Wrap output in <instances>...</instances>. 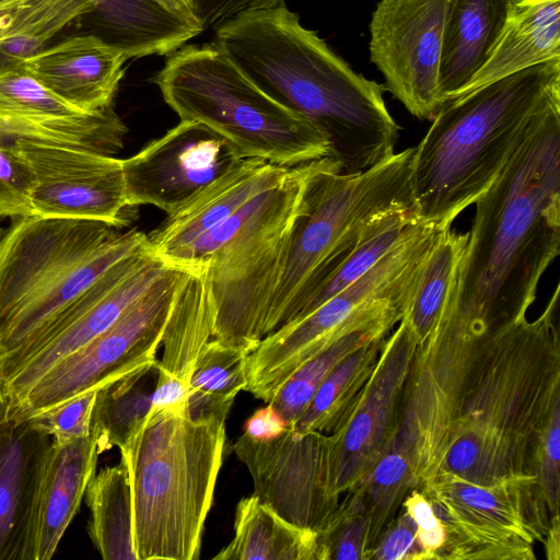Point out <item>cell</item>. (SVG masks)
Returning <instances> with one entry per match:
<instances>
[{"instance_id": "cell-17", "label": "cell", "mask_w": 560, "mask_h": 560, "mask_svg": "<svg viewBox=\"0 0 560 560\" xmlns=\"http://www.w3.org/2000/svg\"><path fill=\"white\" fill-rule=\"evenodd\" d=\"M18 148L34 176L33 215L124 224L129 206L121 159L27 139Z\"/></svg>"}, {"instance_id": "cell-4", "label": "cell", "mask_w": 560, "mask_h": 560, "mask_svg": "<svg viewBox=\"0 0 560 560\" xmlns=\"http://www.w3.org/2000/svg\"><path fill=\"white\" fill-rule=\"evenodd\" d=\"M558 93L560 59H553L445 101L412 154L418 218L451 226L491 186Z\"/></svg>"}, {"instance_id": "cell-45", "label": "cell", "mask_w": 560, "mask_h": 560, "mask_svg": "<svg viewBox=\"0 0 560 560\" xmlns=\"http://www.w3.org/2000/svg\"><path fill=\"white\" fill-rule=\"evenodd\" d=\"M165 11L175 16L188 21L192 24L202 26L197 15V9L194 0H151ZM203 27V26H202Z\"/></svg>"}, {"instance_id": "cell-41", "label": "cell", "mask_w": 560, "mask_h": 560, "mask_svg": "<svg viewBox=\"0 0 560 560\" xmlns=\"http://www.w3.org/2000/svg\"><path fill=\"white\" fill-rule=\"evenodd\" d=\"M371 559L429 560L418 538L416 524L402 506L377 538Z\"/></svg>"}, {"instance_id": "cell-24", "label": "cell", "mask_w": 560, "mask_h": 560, "mask_svg": "<svg viewBox=\"0 0 560 560\" xmlns=\"http://www.w3.org/2000/svg\"><path fill=\"white\" fill-rule=\"evenodd\" d=\"M213 325L208 279L205 269L197 266L179 287L163 334L151 409L187 413L190 376L197 358L212 338Z\"/></svg>"}, {"instance_id": "cell-20", "label": "cell", "mask_w": 560, "mask_h": 560, "mask_svg": "<svg viewBox=\"0 0 560 560\" xmlns=\"http://www.w3.org/2000/svg\"><path fill=\"white\" fill-rule=\"evenodd\" d=\"M292 167L259 159L242 160L168 213L148 234L151 252L171 265L200 237L226 222L255 197L280 184Z\"/></svg>"}, {"instance_id": "cell-2", "label": "cell", "mask_w": 560, "mask_h": 560, "mask_svg": "<svg viewBox=\"0 0 560 560\" xmlns=\"http://www.w3.org/2000/svg\"><path fill=\"white\" fill-rule=\"evenodd\" d=\"M214 33L254 83L327 132L342 173L358 174L395 152L400 127L383 85L355 72L284 2L240 13Z\"/></svg>"}, {"instance_id": "cell-43", "label": "cell", "mask_w": 560, "mask_h": 560, "mask_svg": "<svg viewBox=\"0 0 560 560\" xmlns=\"http://www.w3.org/2000/svg\"><path fill=\"white\" fill-rule=\"evenodd\" d=\"M288 428L271 404L256 410L244 423V433L254 441H269Z\"/></svg>"}, {"instance_id": "cell-34", "label": "cell", "mask_w": 560, "mask_h": 560, "mask_svg": "<svg viewBox=\"0 0 560 560\" xmlns=\"http://www.w3.org/2000/svg\"><path fill=\"white\" fill-rule=\"evenodd\" d=\"M469 233L443 229L428 252L405 317L418 343L434 327L448 300Z\"/></svg>"}, {"instance_id": "cell-15", "label": "cell", "mask_w": 560, "mask_h": 560, "mask_svg": "<svg viewBox=\"0 0 560 560\" xmlns=\"http://www.w3.org/2000/svg\"><path fill=\"white\" fill-rule=\"evenodd\" d=\"M233 451L252 476L254 494L292 524L317 533L337 509L328 485L326 434L290 427L269 441L242 434Z\"/></svg>"}, {"instance_id": "cell-10", "label": "cell", "mask_w": 560, "mask_h": 560, "mask_svg": "<svg viewBox=\"0 0 560 560\" xmlns=\"http://www.w3.org/2000/svg\"><path fill=\"white\" fill-rule=\"evenodd\" d=\"M441 229L422 225L357 281L310 314L265 336L247 359L244 390L269 402L306 361L352 329L386 301L411 298L422 262Z\"/></svg>"}, {"instance_id": "cell-35", "label": "cell", "mask_w": 560, "mask_h": 560, "mask_svg": "<svg viewBox=\"0 0 560 560\" xmlns=\"http://www.w3.org/2000/svg\"><path fill=\"white\" fill-rule=\"evenodd\" d=\"M357 488L371 516L369 549L372 556L377 538L395 518L408 492L418 488L412 467L394 440Z\"/></svg>"}, {"instance_id": "cell-37", "label": "cell", "mask_w": 560, "mask_h": 560, "mask_svg": "<svg viewBox=\"0 0 560 560\" xmlns=\"http://www.w3.org/2000/svg\"><path fill=\"white\" fill-rule=\"evenodd\" d=\"M371 516L358 488L346 493L316 533L317 560H370Z\"/></svg>"}, {"instance_id": "cell-30", "label": "cell", "mask_w": 560, "mask_h": 560, "mask_svg": "<svg viewBox=\"0 0 560 560\" xmlns=\"http://www.w3.org/2000/svg\"><path fill=\"white\" fill-rule=\"evenodd\" d=\"M90 509L88 533L104 560H138L128 469L119 464L102 468L85 490Z\"/></svg>"}, {"instance_id": "cell-16", "label": "cell", "mask_w": 560, "mask_h": 560, "mask_svg": "<svg viewBox=\"0 0 560 560\" xmlns=\"http://www.w3.org/2000/svg\"><path fill=\"white\" fill-rule=\"evenodd\" d=\"M242 160L207 126L180 120L122 160L128 206H153L172 213Z\"/></svg>"}, {"instance_id": "cell-42", "label": "cell", "mask_w": 560, "mask_h": 560, "mask_svg": "<svg viewBox=\"0 0 560 560\" xmlns=\"http://www.w3.org/2000/svg\"><path fill=\"white\" fill-rule=\"evenodd\" d=\"M402 508L415 522L418 538L429 560L440 559L445 541V532L429 499L420 489L413 488L406 495Z\"/></svg>"}, {"instance_id": "cell-1", "label": "cell", "mask_w": 560, "mask_h": 560, "mask_svg": "<svg viewBox=\"0 0 560 560\" xmlns=\"http://www.w3.org/2000/svg\"><path fill=\"white\" fill-rule=\"evenodd\" d=\"M443 314L485 335L526 317L560 250V93L479 197Z\"/></svg>"}, {"instance_id": "cell-27", "label": "cell", "mask_w": 560, "mask_h": 560, "mask_svg": "<svg viewBox=\"0 0 560 560\" xmlns=\"http://www.w3.org/2000/svg\"><path fill=\"white\" fill-rule=\"evenodd\" d=\"M553 59H560V0H517L489 58L455 97Z\"/></svg>"}, {"instance_id": "cell-6", "label": "cell", "mask_w": 560, "mask_h": 560, "mask_svg": "<svg viewBox=\"0 0 560 560\" xmlns=\"http://www.w3.org/2000/svg\"><path fill=\"white\" fill-rule=\"evenodd\" d=\"M148 234L94 220L26 215L0 230V359L23 347Z\"/></svg>"}, {"instance_id": "cell-31", "label": "cell", "mask_w": 560, "mask_h": 560, "mask_svg": "<svg viewBox=\"0 0 560 560\" xmlns=\"http://www.w3.org/2000/svg\"><path fill=\"white\" fill-rule=\"evenodd\" d=\"M386 338L366 343L340 361L319 385L302 416L290 428L298 432L334 433L370 380Z\"/></svg>"}, {"instance_id": "cell-40", "label": "cell", "mask_w": 560, "mask_h": 560, "mask_svg": "<svg viewBox=\"0 0 560 560\" xmlns=\"http://www.w3.org/2000/svg\"><path fill=\"white\" fill-rule=\"evenodd\" d=\"M97 389L80 394L47 411L28 418L40 431L58 443L88 436L91 433Z\"/></svg>"}, {"instance_id": "cell-32", "label": "cell", "mask_w": 560, "mask_h": 560, "mask_svg": "<svg viewBox=\"0 0 560 560\" xmlns=\"http://www.w3.org/2000/svg\"><path fill=\"white\" fill-rule=\"evenodd\" d=\"M159 378L158 360L97 390L91 431L101 453L120 448L149 413Z\"/></svg>"}, {"instance_id": "cell-38", "label": "cell", "mask_w": 560, "mask_h": 560, "mask_svg": "<svg viewBox=\"0 0 560 560\" xmlns=\"http://www.w3.org/2000/svg\"><path fill=\"white\" fill-rule=\"evenodd\" d=\"M532 474L537 478L539 491L551 518L559 515L560 490V397L551 408L541 430L532 458Z\"/></svg>"}, {"instance_id": "cell-13", "label": "cell", "mask_w": 560, "mask_h": 560, "mask_svg": "<svg viewBox=\"0 0 560 560\" xmlns=\"http://www.w3.org/2000/svg\"><path fill=\"white\" fill-rule=\"evenodd\" d=\"M418 339L402 317L383 346L378 362L341 425L326 434V460L331 497L355 489L371 472L395 438L405 382Z\"/></svg>"}, {"instance_id": "cell-23", "label": "cell", "mask_w": 560, "mask_h": 560, "mask_svg": "<svg viewBox=\"0 0 560 560\" xmlns=\"http://www.w3.org/2000/svg\"><path fill=\"white\" fill-rule=\"evenodd\" d=\"M93 432L66 443L51 441L36 487L30 560H49L80 509L101 455Z\"/></svg>"}, {"instance_id": "cell-21", "label": "cell", "mask_w": 560, "mask_h": 560, "mask_svg": "<svg viewBox=\"0 0 560 560\" xmlns=\"http://www.w3.org/2000/svg\"><path fill=\"white\" fill-rule=\"evenodd\" d=\"M51 441L0 397V560H30L32 510Z\"/></svg>"}, {"instance_id": "cell-18", "label": "cell", "mask_w": 560, "mask_h": 560, "mask_svg": "<svg viewBox=\"0 0 560 560\" xmlns=\"http://www.w3.org/2000/svg\"><path fill=\"white\" fill-rule=\"evenodd\" d=\"M0 131L114 156L122 149L128 129L113 107L95 114L83 112L21 66L0 71Z\"/></svg>"}, {"instance_id": "cell-28", "label": "cell", "mask_w": 560, "mask_h": 560, "mask_svg": "<svg viewBox=\"0 0 560 560\" xmlns=\"http://www.w3.org/2000/svg\"><path fill=\"white\" fill-rule=\"evenodd\" d=\"M409 298L386 301L361 323L301 365L269 401L288 427L302 416L319 385L347 355L376 339L387 337L400 322Z\"/></svg>"}, {"instance_id": "cell-48", "label": "cell", "mask_w": 560, "mask_h": 560, "mask_svg": "<svg viewBox=\"0 0 560 560\" xmlns=\"http://www.w3.org/2000/svg\"><path fill=\"white\" fill-rule=\"evenodd\" d=\"M9 1H12V0H0V5H2V4H4V3H7V2H9Z\"/></svg>"}, {"instance_id": "cell-7", "label": "cell", "mask_w": 560, "mask_h": 560, "mask_svg": "<svg viewBox=\"0 0 560 560\" xmlns=\"http://www.w3.org/2000/svg\"><path fill=\"white\" fill-rule=\"evenodd\" d=\"M320 161L293 166L280 184L255 197L171 264L205 269L214 313L213 339L252 352L264 338L304 189Z\"/></svg>"}, {"instance_id": "cell-22", "label": "cell", "mask_w": 560, "mask_h": 560, "mask_svg": "<svg viewBox=\"0 0 560 560\" xmlns=\"http://www.w3.org/2000/svg\"><path fill=\"white\" fill-rule=\"evenodd\" d=\"M127 60L116 47L81 34L45 48L22 67L67 103L95 114L113 107Z\"/></svg>"}, {"instance_id": "cell-8", "label": "cell", "mask_w": 560, "mask_h": 560, "mask_svg": "<svg viewBox=\"0 0 560 560\" xmlns=\"http://www.w3.org/2000/svg\"><path fill=\"white\" fill-rule=\"evenodd\" d=\"M413 150L394 152L358 174L342 173L331 156L322 159L304 189L264 337L296 316L376 221L415 209Z\"/></svg>"}, {"instance_id": "cell-46", "label": "cell", "mask_w": 560, "mask_h": 560, "mask_svg": "<svg viewBox=\"0 0 560 560\" xmlns=\"http://www.w3.org/2000/svg\"><path fill=\"white\" fill-rule=\"evenodd\" d=\"M559 515H556L550 521L549 530L544 539L546 557L548 560H559Z\"/></svg>"}, {"instance_id": "cell-26", "label": "cell", "mask_w": 560, "mask_h": 560, "mask_svg": "<svg viewBox=\"0 0 560 560\" xmlns=\"http://www.w3.org/2000/svg\"><path fill=\"white\" fill-rule=\"evenodd\" d=\"M86 32L128 59L170 55L200 35L202 26L165 11L151 0H90Z\"/></svg>"}, {"instance_id": "cell-39", "label": "cell", "mask_w": 560, "mask_h": 560, "mask_svg": "<svg viewBox=\"0 0 560 560\" xmlns=\"http://www.w3.org/2000/svg\"><path fill=\"white\" fill-rule=\"evenodd\" d=\"M33 172L18 142L0 145V218L33 215Z\"/></svg>"}, {"instance_id": "cell-9", "label": "cell", "mask_w": 560, "mask_h": 560, "mask_svg": "<svg viewBox=\"0 0 560 560\" xmlns=\"http://www.w3.org/2000/svg\"><path fill=\"white\" fill-rule=\"evenodd\" d=\"M153 82L180 120L207 126L242 159L292 167L330 156L320 126L267 94L214 42L170 54Z\"/></svg>"}, {"instance_id": "cell-14", "label": "cell", "mask_w": 560, "mask_h": 560, "mask_svg": "<svg viewBox=\"0 0 560 560\" xmlns=\"http://www.w3.org/2000/svg\"><path fill=\"white\" fill-rule=\"evenodd\" d=\"M447 0H380L370 22V59L383 89L421 120L441 101L439 67Z\"/></svg>"}, {"instance_id": "cell-12", "label": "cell", "mask_w": 560, "mask_h": 560, "mask_svg": "<svg viewBox=\"0 0 560 560\" xmlns=\"http://www.w3.org/2000/svg\"><path fill=\"white\" fill-rule=\"evenodd\" d=\"M168 266L148 242L104 271L32 340L0 359V397L7 406L114 324Z\"/></svg>"}, {"instance_id": "cell-11", "label": "cell", "mask_w": 560, "mask_h": 560, "mask_svg": "<svg viewBox=\"0 0 560 560\" xmlns=\"http://www.w3.org/2000/svg\"><path fill=\"white\" fill-rule=\"evenodd\" d=\"M189 269H167L106 330L54 365L9 411L26 418L100 389L155 361L177 291Z\"/></svg>"}, {"instance_id": "cell-44", "label": "cell", "mask_w": 560, "mask_h": 560, "mask_svg": "<svg viewBox=\"0 0 560 560\" xmlns=\"http://www.w3.org/2000/svg\"><path fill=\"white\" fill-rule=\"evenodd\" d=\"M49 0H12L0 5V42L22 25Z\"/></svg>"}, {"instance_id": "cell-33", "label": "cell", "mask_w": 560, "mask_h": 560, "mask_svg": "<svg viewBox=\"0 0 560 560\" xmlns=\"http://www.w3.org/2000/svg\"><path fill=\"white\" fill-rule=\"evenodd\" d=\"M249 351L211 338L195 363L187 400L192 420L225 421L236 395L247 384Z\"/></svg>"}, {"instance_id": "cell-19", "label": "cell", "mask_w": 560, "mask_h": 560, "mask_svg": "<svg viewBox=\"0 0 560 560\" xmlns=\"http://www.w3.org/2000/svg\"><path fill=\"white\" fill-rule=\"evenodd\" d=\"M493 536L542 542L551 516L534 474L478 485L441 471L419 488Z\"/></svg>"}, {"instance_id": "cell-5", "label": "cell", "mask_w": 560, "mask_h": 560, "mask_svg": "<svg viewBox=\"0 0 560 560\" xmlns=\"http://www.w3.org/2000/svg\"><path fill=\"white\" fill-rule=\"evenodd\" d=\"M225 445V421L150 409L120 450L138 560L199 558Z\"/></svg>"}, {"instance_id": "cell-25", "label": "cell", "mask_w": 560, "mask_h": 560, "mask_svg": "<svg viewBox=\"0 0 560 560\" xmlns=\"http://www.w3.org/2000/svg\"><path fill=\"white\" fill-rule=\"evenodd\" d=\"M517 0H447L439 67L441 105L485 65Z\"/></svg>"}, {"instance_id": "cell-47", "label": "cell", "mask_w": 560, "mask_h": 560, "mask_svg": "<svg viewBox=\"0 0 560 560\" xmlns=\"http://www.w3.org/2000/svg\"><path fill=\"white\" fill-rule=\"evenodd\" d=\"M18 141V138H14L0 131V145H14Z\"/></svg>"}, {"instance_id": "cell-29", "label": "cell", "mask_w": 560, "mask_h": 560, "mask_svg": "<svg viewBox=\"0 0 560 560\" xmlns=\"http://www.w3.org/2000/svg\"><path fill=\"white\" fill-rule=\"evenodd\" d=\"M213 560H317L316 532L284 520L253 493L237 503L234 537Z\"/></svg>"}, {"instance_id": "cell-36", "label": "cell", "mask_w": 560, "mask_h": 560, "mask_svg": "<svg viewBox=\"0 0 560 560\" xmlns=\"http://www.w3.org/2000/svg\"><path fill=\"white\" fill-rule=\"evenodd\" d=\"M92 12L90 0H49L18 31L0 42V71L21 67L47 48V43L72 21Z\"/></svg>"}, {"instance_id": "cell-3", "label": "cell", "mask_w": 560, "mask_h": 560, "mask_svg": "<svg viewBox=\"0 0 560 560\" xmlns=\"http://www.w3.org/2000/svg\"><path fill=\"white\" fill-rule=\"evenodd\" d=\"M559 289L534 322L523 317L482 336L441 471L478 485L532 474L560 397Z\"/></svg>"}]
</instances>
